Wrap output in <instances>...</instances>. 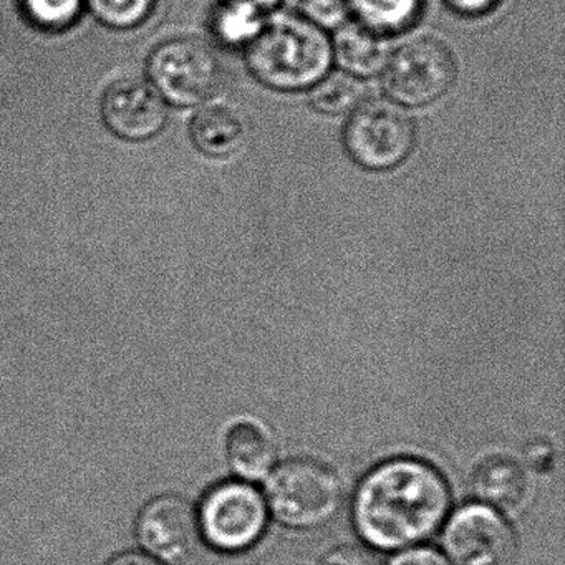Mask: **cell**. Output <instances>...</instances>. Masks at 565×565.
<instances>
[{
    "label": "cell",
    "mask_w": 565,
    "mask_h": 565,
    "mask_svg": "<svg viewBox=\"0 0 565 565\" xmlns=\"http://www.w3.org/2000/svg\"><path fill=\"white\" fill-rule=\"evenodd\" d=\"M448 484L438 469L415 458L373 468L353 501V524L376 551H403L431 537L448 514Z\"/></svg>",
    "instance_id": "cell-1"
},
{
    "label": "cell",
    "mask_w": 565,
    "mask_h": 565,
    "mask_svg": "<svg viewBox=\"0 0 565 565\" xmlns=\"http://www.w3.org/2000/svg\"><path fill=\"white\" fill-rule=\"evenodd\" d=\"M244 52L249 74L280 94L309 92L333 64L329 35L296 12L267 15Z\"/></svg>",
    "instance_id": "cell-2"
},
{
    "label": "cell",
    "mask_w": 565,
    "mask_h": 565,
    "mask_svg": "<svg viewBox=\"0 0 565 565\" xmlns=\"http://www.w3.org/2000/svg\"><path fill=\"white\" fill-rule=\"evenodd\" d=\"M337 472L313 459H292L266 478V504L287 527L310 531L329 524L342 505Z\"/></svg>",
    "instance_id": "cell-3"
},
{
    "label": "cell",
    "mask_w": 565,
    "mask_h": 565,
    "mask_svg": "<svg viewBox=\"0 0 565 565\" xmlns=\"http://www.w3.org/2000/svg\"><path fill=\"white\" fill-rule=\"evenodd\" d=\"M343 148L350 160L370 173H386L408 161L418 141L415 121L392 100H363L345 121Z\"/></svg>",
    "instance_id": "cell-4"
},
{
    "label": "cell",
    "mask_w": 565,
    "mask_h": 565,
    "mask_svg": "<svg viewBox=\"0 0 565 565\" xmlns=\"http://www.w3.org/2000/svg\"><path fill=\"white\" fill-rule=\"evenodd\" d=\"M458 78L451 49L435 38L406 42L390 55L382 74L388 100L403 108H425L449 94Z\"/></svg>",
    "instance_id": "cell-5"
},
{
    "label": "cell",
    "mask_w": 565,
    "mask_h": 565,
    "mask_svg": "<svg viewBox=\"0 0 565 565\" xmlns=\"http://www.w3.org/2000/svg\"><path fill=\"white\" fill-rule=\"evenodd\" d=\"M196 512L200 535L211 547L230 554L253 547L269 519L266 499L246 481L214 486Z\"/></svg>",
    "instance_id": "cell-6"
},
{
    "label": "cell",
    "mask_w": 565,
    "mask_h": 565,
    "mask_svg": "<svg viewBox=\"0 0 565 565\" xmlns=\"http://www.w3.org/2000/svg\"><path fill=\"white\" fill-rule=\"evenodd\" d=\"M151 85L178 107L204 104L221 82L216 52L200 39L180 38L154 49L148 61Z\"/></svg>",
    "instance_id": "cell-7"
},
{
    "label": "cell",
    "mask_w": 565,
    "mask_h": 565,
    "mask_svg": "<svg viewBox=\"0 0 565 565\" xmlns=\"http://www.w3.org/2000/svg\"><path fill=\"white\" fill-rule=\"evenodd\" d=\"M443 554L451 565H511L515 537L495 509L466 504L446 521Z\"/></svg>",
    "instance_id": "cell-8"
},
{
    "label": "cell",
    "mask_w": 565,
    "mask_h": 565,
    "mask_svg": "<svg viewBox=\"0 0 565 565\" xmlns=\"http://www.w3.org/2000/svg\"><path fill=\"white\" fill-rule=\"evenodd\" d=\"M137 535L151 557L163 564L183 561L200 539L196 509L181 495H158L141 509Z\"/></svg>",
    "instance_id": "cell-9"
},
{
    "label": "cell",
    "mask_w": 565,
    "mask_h": 565,
    "mask_svg": "<svg viewBox=\"0 0 565 565\" xmlns=\"http://www.w3.org/2000/svg\"><path fill=\"white\" fill-rule=\"evenodd\" d=\"M102 117L117 137L143 141L163 130L168 121V107L150 82L121 78L105 92Z\"/></svg>",
    "instance_id": "cell-10"
},
{
    "label": "cell",
    "mask_w": 565,
    "mask_h": 565,
    "mask_svg": "<svg viewBox=\"0 0 565 565\" xmlns=\"http://www.w3.org/2000/svg\"><path fill=\"white\" fill-rule=\"evenodd\" d=\"M330 41L333 62L339 64L340 71L362 82L380 77L393 52L390 39L355 21H347L335 29V35Z\"/></svg>",
    "instance_id": "cell-11"
},
{
    "label": "cell",
    "mask_w": 565,
    "mask_h": 565,
    "mask_svg": "<svg viewBox=\"0 0 565 565\" xmlns=\"http://www.w3.org/2000/svg\"><path fill=\"white\" fill-rule=\"evenodd\" d=\"M190 130L198 151L214 160L234 157L247 140L243 117L231 105L217 100L201 105Z\"/></svg>",
    "instance_id": "cell-12"
},
{
    "label": "cell",
    "mask_w": 565,
    "mask_h": 565,
    "mask_svg": "<svg viewBox=\"0 0 565 565\" xmlns=\"http://www.w3.org/2000/svg\"><path fill=\"white\" fill-rule=\"evenodd\" d=\"M227 461L243 481L266 479L276 465V443L266 426L244 419L231 428L226 441Z\"/></svg>",
    "instance_id": "cell-13"
},
{
    "label": "cell",
    "mask_w": 565,
    "mask_h": 565,
    "mask_svg": "<svg viewBox=\"0 0 565 565\" xmlns=\"http://www.w3.org/2000/svg\"><path fill=\"white\" fill-rule=\"evenodd\" d=\"M529 481L525 469L518 461L504 456L486 459L472 475L476 498L495 511H515L527 495Z\"/></svg>",
    "instance_id": "cell-14"
},
{
    "label": "cell",
    "mask_w": 565,
    "mask_h": 565,
    "mask_svg": "<svg viewBox=\"0 0 565 565\" xmlns=\"http://www.w3.org/2000/svg\"><path fill=\"white\" fill-rule=\"evenodd\" d=\"M350 15L383 38L405 34L422 18L423 0H349Z\"/></svg>",
    "instance_id": "cell-15"
},
{
    "label": "cell",
    "mask_w": 565,
    "mask_h": 565,
    "mask_svg": "<svg viewBox=\"0 0 565 565\" xmlns=\"http://www.w3.org/2000/svg\"><path fill=\"white\" fill-rule=\"evenodd\" d=\"M266 18L250 6L221 0L211 18V32L224 47L246 51L263 29Z\"/></svg>",
    "instance_id": "cell-16"
},
{
    "label": "cell",
    "mask_w": 565,
    "mask_h": 565,
    "mask_svg": "<svg viewBox=\"0 0 565 565\" xmlns=\"http://www.w3.org/2000/svg\"><path fill=\"white\" fill-rule=\"evenodd\" d=\"M365 100L363 82L345 72H329L309 90V104L327 117L352 114Z\"/></svg>",
    "instance_id": "cell-17"
},
{
    "label": "cell",
    "mask_w": 565,
    "mask_h": 565,
    "mask_svg": "<svg viewBox=\"0 0 565 565\" xmlns=\"http://www.w3.org/2000/svg\"><path fill=\"white\" fill-rule=\"evenodd\" d=\"M22 12L42 31L58 32L71 28L82 14L84 0H21Z\"/></svg>",
    "instance_id": "cell-18"
},
{
    "label": "cell",
    "mask_w": 565,
    "mask_h": 565,
    "mask_svg": "<svg viewBox=\"0 0 565 565\" xmlns=\"http://www.w3.org/2000/svg\"><path fill=\"white\" fill-rule=\"evenodd\" d=\"M92 14L108 28L130 29L150 18L157 0H85Z\"/></svg>",
    "instance_id": "cell-19"
},
{
    "label": "cell",
    "mask_w": 565,
    "mask_h": 565,
    "mask_svg": "<svg viewBox=\"0 0 565 565\" xmlns=\"http://www.w3.org/2000/svg\"><path fill=\"white\" fill-rule=\"evenodd\" d=\"M300 15L317 28L339 29L350 18L349 0H300Z\"/></svg>",
    "instance_id": "cell-20"
},
{
    "label": "cell",
    "mask_w": 565,
    "mask_h": 565,
    "mask_svg": "<svg viewBox=\"0 0 565 565\" xmlns=\"http://www.w3.org/2000/svg\"><path fill=\"white\" fill-rule=\"evenodd\" d=\"M322 565H385L372 547L340 545L323 557Z\"/></svg>",
    "instance_id": "cell-21"
},
{
    "label": "cell",
    "mask_w": 565,
    "mask_h": 565,
    "mask_svg": "<svg viewBox=\"0 0 565 565\" xmlns=\"http://www.w3.org/2000/svg\"><path fill=\"white\" fill-rule=\"evenodd\" d=\"M388 565H451L446 555L438 548L415 545L403 548L390 561Z\"/></svg>",
    "instance_id": "cell-22"
},
{
    "label": "cell",
    "mask_w": 565,
    "mask_h": 565,
    "mask_svg": "<svg viewBox=\"0 0 565 565\" xmlns=\"http://www.w3.org/2000/svg\"><path fill=\"white\" fill-rule=\"evenodd\" d=\"M445 4L461 18L479 19L494 12L501 0H445Z\"/></svg>",
    "instance_id": "cell-23"
},
{
    "label": "cell",
    "mask_w": 565,
    "mask_h": 565,
    "mask_svg": "<svg viewBox=\"0 0 565 565\" xmlns=\"http://www.w3.org/2000/svg\"><path fill=\"white\" fill-rule=\"evenodd\" d=\"M107 565H167L158 558L151 557L147 552H124L115 555Z\"/></svg>",
    "instance_id": "cell-24"
},
{
    "label": "cell",
    "mask_w": 565,
    "mask_h": 565,
    "mask_svg": "<svg viewBox=\"0 0 565 565\" xmlns=\"http://www.w3.org/2000/svg\"><path fill=\"white\" fill-rule=\"evenodd\" d=\"M233 2H241V4L250 6V8L263 12L264 15H270L274 14V12L279 11L284 0H233Z\"/></svg>",
    "instance_id": "cell-25"
}]
</instances>
